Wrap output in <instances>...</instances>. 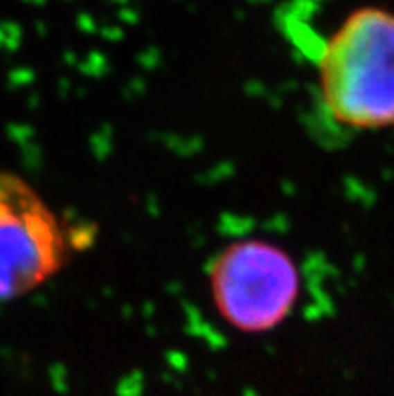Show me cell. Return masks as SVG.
Returning <instances> with one entry per match:
<instances>
[{"label": "cell", "instance_id": "obj_1", "mask_svg": "<svg viewBox=\"0 0 394 396\" xmlns=\"http://www.w3.org/2000/svg\"><path fill=\"white\" fill-rule=\"evenodd\" d=\"M320 105L332 123L374 131L394 127V12L352 10L318 51Z\"/></svg>", "mask_w": 394, "mask_h": 396}, {"label": "cell", "instance_id": "obj_2", "mask_svg": "<svg viewBox=\"0 0 394 396\" xmlns=\"http://www.w3.org/2000/svg\"><path fill=\"white\" fill-rule=\"evenodd\" d=\"M209 292L228 326L244 334L270 332L298 304L300 270L280 246L242 240L211 262Z\"/></svg>", "mask_w": 394, "mask_h": 396}, {"label": "cell", "instance_id": "obj_3", "mask_svg": "<svg viewBox=\"0 0 394 396\" xmlns=\"http://www.w3.org/2000/svg\"><path fill=\"white\" fill-rule=\"evenodd\" d=\"M71 237L24 177L0 169V304L42 288L64 268Z\"/></svg>", "mask_w": 394, "mask_h": 396}]
</instances>
